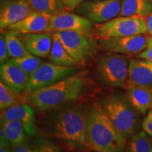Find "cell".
<instances>
[{
  "label": "cell",
  "instance_id": "cell-15",
  "mask_svg": "<svg viewBox=\"0 0 152 152\" xmlns=\"http://www.w3.org/2000/svg\"><path fill=\"white\" fill-rule=\"evenodd\" d=\"M20 39L30 54L39 58H47L50 54L53 34L49 33L20 34Z\"/></svg>",
  "mask_w": 152,
  "mask_h": 152
},
{
  "label": "cell",
  "instance_id": "cell-13",
  "mask_svg": "<svg viewBox=\"0 0 152 152\" xmlns=\"http://www.w3.org/2000/svg\"><path fill=\"white\" fill-rule=\"evenodd\" d=\"M1 121H20L28 134H36L34 111L27 104H17L1 111Z\"/></svg>",
  "mask_w": 152,
  "mask_h": 152
},
{
  "label": "cell",
  "instance_id": "cell-34",
  "mask_svg": "<svg viewBox=\"0 0 152 152\" xmlns=\"http://www.w3.org/2000/svg\"><path fill=\"white\" fill-rule=\"evenodd\" d=\"M0 152H12L10 149V145L0 146Z\"/></svg>",
  "mask_w": 152,
  "mask_h": 152
},
{
  "label": "cell",
  "instance_id": "cell-28",
  "mask_svg": "<svg viewBox=\"0 0 152 152\" xmlns=\"http://www.w3.org/2000/svg\"><path fill=\"white\" fill-rule=\"evenodd\" d=\"M142 128L144 132L148 135L152 137V109L148 112L142 123Z\"/></svg>",
  "mask_w": 152,
  "mask_h": 152
},
{
  "label": "cell",
  "instance_id": "cell-2",
  "mask_svg": "<svg viewBox=\"0 0 152 152\" xmlns=\"http://www.w3.org/2000/svg\"><path fill=\"white\" fill-rule=\"evenodd\" d=\"M86 87L85 72L75 73L49 86L31 92L30 99L40 111H47L77 99Z\"/></svg>",
  "mask_w": 152,
  "mask_h": 152
},
{
  "label": "cell",
  "instance_id": "cell-24",
  "mask_svg": "<svg viewBox=\"0 0 152 152\" xmlns=\"http://www.w3.org/2000/svg\"><path fill=\"white\" fill-rule=\"evenodd\" d=\"M8 61L18 66L29 76L32 75L42 64V61L39 57L32 54L26 55L20 58H11V59L8 60Z\"/></svg>",
  "mask_w": 152,
  "mask_h": 152
},
{
  "label": "cell",
  "instance_id": "cell-30",
  "mask_svg": "<svg viewBox=\"0 0 152 152\" xmlns=\"http://www.w3.org/2000/svg\"><path fill=\"white\" fill-rule=\"evenodd\" d=\"M85 0H61L65 10L67 11H75Z\"/></svg>",
  "mask_w": 152,
  "mask_h": 152
},
{
  "label": "cell",
  "instance_id": "cell-25",
  "mask_svg": "<svg viewBox=\"0 0 152 152\" xmlns=\"http://www.w3.org/2000/svg\"><path fill=\"white\" fill-rule=\"evenodd\" d=\"M144 131L137 132L130 139L128 152H152V142Z\"/></svg>",
  "mask_w": 152,
  "mask_h": 152
},
{
  "label": "cell",
  "instance_id": "cell-31",
  "mask_svg": "<svg viewBox=\"0 0 152 152\" xmlns=\"http://www.w3.org/2000/svg\"><path fill=\"white\" fill-rule=\"evenodd\" d=\"M12 152H37V147H34L26 142L13 147Z\"/></svg>",
  "mask_w": 152,
  "mask_h": 152
},
{
  "label": "cell",
  "instance_id": "cell-9",
  "mask_svg": "<svg viewBox=\"0 0 152 152\" xmlns=\"http://www.w3.org/2000/svg\"><path fill=\"white\" fill-rule=\"evenodd\" d=\"M75 67L56 65L53 63H42L30 75L26 91L32 92L38 89L49 86L61 80L69 77L76 71Z\"/></svg>",
  "mask_w": 152,
  "mask_h": 152
},
{
  "label": "cell",
  "instance_id": "cell-27",
  "mask_svg": "<svg viewBox=\"0 0 152 152\" xmlns=\"http://www.w3.org/2000/svg\"><path fill=\"white\" fill-rule=\"evenodd\" d=\"M9 56V54L7 42H6L4 34L1 33V36H0V63H1V65L8 61Z\"/></svg>",
  "mask_w": 152,
  "mask_h": 152
},
{
  "label": "cell",
  "instance_id": "cell-26",
  "mask_svg": "<svg viewBox=\"0 0 152 152\" xmlns=\"http://www.w3.org/2000/svg\"><path fill=\"white\" fill-rule=\"evenodd\" d=\"M20 94L7 86L2 81L0 82V109L1 111L18 104Z\"/></svg>",
  "mask_w": 152,
  "mask_h": 152
},
{
  "label": "cell",
  "instance_id": "cell-6",
  "mask_svg": "<svg viewBox=\"0 0 152 152\" xmlns=\"http://www.w3.org/2000/svg\"><path fill=\"white\" fill-rule=\"evenodd\" d=\"M142 34H148L146 20L137 16L115 17L107 22L96 23L93 30L96 40Z\"/></svg>",
  "mask_w": 152,
  "mask_h": 152
},
{
  "label": "cell",
  "instance_id": "cell-3",
  "mask_svg": "<svg viewBox=\"0 0 152 152\" xmlns=\"http://www.w3.org/2000/svg\"><path fill=\"white\" fill-rule=\"evenodd\" d=\"M101 105L127 140H130L137 134L140 129L137 111L128 98L122 95H112L104 98Z\"/></svg>",
  "mask_w": 152,
  "mask_h": 152
},
{
  "label": "cell",
  "instance_id": "cell-36",
  "mask_svg": "<svg viewBox=\"0 0 152 152\" xmlns=\"http://www.w3.org/2000/svg\"><path fill=\"white\" fill-rule=\"evenodd\" d=\"M1 1H4V0H1Z\"/></svg>",
  "mask_w": 152,
  "mask_h": 152
},
{
  "label": "cell",
  "instance_id": "cell-20",
  "mask_svg": "<svg viewBox=\"0 0 152 152\" xmlns=\"http://www.w3.org/2000/svg\"><path fill=\"white\" fill-rule=\"evenodd\" d=\"M1 128H2L12 147L25 142L26 131L20 121H1Z\"/></svg>",
  "mask_w": 152,
  "mask_h": 152
},
{
  "label": "cell",
  "instance_id": "cell-10",
  "mask_svg": "<svg viewBox=\"0 0 152 152\" xmlns=\"http://www.w3.org/2000/svg\"><path fill=\"white\" fill-rule=\"evenodd\" d=\"M151 37L147 34L100 39L99 45L104 52L127 56L140 54L147 48Z\"/></svg>",
  "mask_w": 152,
  "mask_h": 152
},
{
  "label": "cell",
  "instance_id": "cell-1",
  "mask_svg": "<svg viewBox=\"0 0 152 152\" xmlns=\"http://www.w3.org/2000/svg\"><path fill=\"white\" fill-rule=\"evenodd\" d=\"M87 118V145L95 152H124L127 139L116 128L102 105H94Z\"/></svg>",
  "mask_w": 152,
  "mask_h": 152
},
{
  "label": "cell",
  "instance_id": "cell-5",
  "mask_svg": "<svg viewBox=\"0 0 152 152\" xmlns=\"http://www.w3.org/2000/svg\"><path fill=\"white\" fill-rule=\"evenodd\" d=\"M129 63L127 55L111 52L101 55L96 63L99 77L109 86L126 88L128 84Z\"/></svg>",
  "mask_w": 152,
  "mask_h": 152
},
{
  "label": "cell",
  "instance_id": "cell-4",
  "mask_svg": "<svg viewBox=\"0 0 152 152\" xmlns=\"http://www.w3.org/2000/svg\"><path fill=\"white\" fill-rule=\"evenodd\" d=\"M87 118L79 108H70L58 114L54 126L57 138L81 145L87 144Z\"/></svg>",
  "mask_w": 152,
  "mask_h": 152
},
{
  "label": "cell",
  "instance_id": "cell-33",
  "mask_svg": "<svg viewBox=\"0 0 152 152\" xmlns=\"http://www.w3.org/2000/svg\"><path fill=\"white\" fill-rule=\"evenodd\" d=\"M146 24H147L148 34L152 37V11L150 13V14L147 16V18L145 19Z\"/></svg>",
  "mask_w": 152,
  "mask_h": 152
},
{
  "label": "cell",
  "instance_id": "cell-23",
  "mask_svg": "<svg viewBox=\"0 0 152 152\" xmlns=\"http://www.w3.org/2000/svg\"><path fill=\"white\" fill-rule=\"evenodd\" d=\"M33 11L54 16L65 11L61 0H28Z\"/></svg>",
  "mask_w": 152,
  "mask_h": 152
},
{
  "label": "cell",
  "instance_id": "cell-19",
  "mask_svg": "<svg viewBox=\"0 0 152 152\" xmlns=\"http://www.w3.org/2000/svg\"><path fill=\"white\" fill-rule=\"evenodd\" d=\"M152 11L149 0H123L118 16H137L146 19Z\"/></svg>",
  "mask_w": 152,
  "mask_h": 152
},
{
  "label": "cell",
  "instance_id": "cell-12",
  "mask_svg": "<svg viewBox=\"0 0 152 152\" xmlns=\"http://www.w3.org/2000/svg\"><path fill=\"white\" fill-rule=\"evenodd\" d=\"M28 0H4L0 9V28L2 31L20 22L33 12Z\"/></svg>",
  "mask_w": 152,
  "mask_h": 152
},
{
  "label": "cell",
  "instance_id": "cell-8",
  "mask_svg": "<svg viewBox=\"0 0 152 152\" xmlns=\"http://www.w3.org/2000/svg\"><path fill=\"white\" fill-rule=\"evenodd\" d=\"M123 0H87L75 9L76 14L96 23H102L118 16Z\"/></svg>",
  "mask_w": 152,
  "mask_h": 152
},
{
  "label": "cell",
  "instance_id": "cell-18",
  "mask_svg": "<svg viewBox=\"0 0 152 152\" xmlns=\"http://www.w3.org/2000/svg\"><path fill=\"white\" fill-rule=\"evenodd\" d=\"M125 89L127 98L138 112L145 114L152 109V90L129 83Z\"/></svg>",
  "mask_w": 152,
  "mask_h": 152
},
{
  "label": "cell",
  "instance_id": "cell-16",
  "mask_svg": "<svg viewBox=\"0 0 152 152\" xmlns=\"http://www.w3.org/2000/svg\"><path fill=\"white\" fill-rule=\"evenodd\" d=\"M51 17L45 13L33 11L20 22L9 26L8 29L18 34L45 33Z\"/></svg>",
  "mask_w": 152,
  "mask_h": 152
},
{
  "label": "cell",
  "instance_id": "cell-35",
  "mask_svg": "<svg viewBox=\"0 0 152 152\" xmlns=\"http://www.w3.org/2000/svg\"><path fill=\"white\" fill-rule=\"evenodd\" d=\"M149 1H152V0H149Z\"/></svg>",
  "mask_w": 152,
  "mask_h": 152
},
{
  "label": "cell",
  "instance_id": "cell-22",
  "mask_svg": "<svg viewBox=\"0 0 152 152\" xmlns=\"http://www.w3.org/2000/svg\"><path fill=\"white\" fill-rule=\"evenodd\" d=\"M7 47H8L9 56L13 58H20L30 54L20 39L18 33L9 30L4 33Z\"/></svg>",
  "mask_w": 152,
  "mask_h": 152
},
{
  "label": "cell",
  "instance_id": "cell-32",
  "mask_svg": "<svg viewBox=\"0 0 152 152\" xmlns=\"http://www.w3.org/2000/svg\"><path fill=\"white\" fill-rule=\"evenodd\" d=\"M138 58H144V59L148 60L152 63V37L147 48L140 54H138Z\"/></svg>",
  "mask_w": 152,
  "mask_h": 152
},
{
  "label": "cell",
  "instance_id": "cell-11",
  "mask_svg": "<svg viewBox=\"0 0 152 152\" xmlns=\"http://www.w3.org/2000/svg\"><path fill=\"white\" fill-rule=\"evenodd\" d=\"M93 22L77 14L64 11L50 18L45 33H55L61 31H73L93 35Z\"/></svg>",
  "mask_w": 152,
  "mask_h": 152
},
{
  "label": "cell",
  "instance_id": "cell-29",
  "mask_svg": "<svg viewBox=\"0 0 152 152\" xmlns=\"http://www.w3.org/2000/svg\"><path fill=\"white\" fill-rule=\"evenodd\" d=\"M37 152H58V149L50 142L43 140L37 146Z\"/></svg>",
  "mask_w": 152,
  "mask_h": 152
},
{
  "label": "cell",
  "instance_id": "cell-21",
  "mask_svg": "<svg viewBox=\"0 0 152 152\" xmlns=\"http://www.w3.org/2000/svg\"><path fill=\"white\" fill-rule=\"evenodd\" d=\"M53 34V33H52ZM49 60L53 64L64 66L76 67L80 65L73 57L70 56L59 39L53 34V43L52 50L49 54Z\"/></svg>",
  "mask_w": 152,
  "mask_h": 152
},
{
  "label": "cell",
  "instance_id": "cell-17",
  "mask_svg": "<svg viewBox=\"0 0 152 152\" xmlns=\"http://www.w3.org/2000/svg\"><path fill=\"white\" fill-rule=\"evenodd\" d=\"M0 77L4 84L20 93L26 90L30 76L18 66L7 61L1 65Z\"/></svg>",
  "mask_w": 152,
  "mask_h": 152
},
{
  "label": "cell",
  "instance_id": "cell-7",
  "mask_svg": "<svg viewBox=\"0 0 152 152\" xmlns=\"http://www.w3.org/2000/svg\"><path fill=\"white\" fill-rule=\"evenodd\" d=\"M53 34L59 39L70 56L80 65H85L94 56L99 46L94 35L73 31H61Z\"/></svg>",
  "mask_w": 152,
  "mask_h": 152
},
{
  "label": "cell",
  "instance_id": "cell-14",
  "mask_svg": "<svg viewBox=\"0 0 152 152\" xmlns=\"http://www.w3.org/2000/svg\"><path fill=\"white\" fill-rule=\"evenodd\" d=\"M128 83L152 90V63L140 58L130 59Z\"/></svg>",
  "mask_w": 152,
  "mask_h": 152
}]
</instances>
